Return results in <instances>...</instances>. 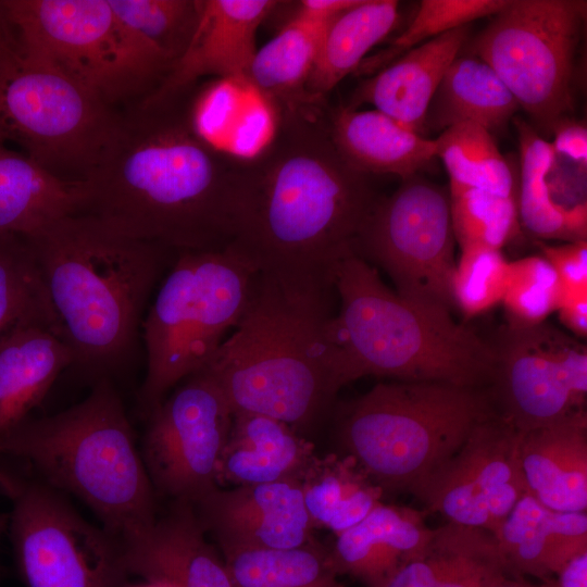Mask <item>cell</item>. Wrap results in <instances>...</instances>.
<instances>
[{
    "label": "cell",
    "mask_w": 587,
    "mask_h": 587,
    "mask_svg": "<svg viewBox=\"0 0 587 587\" xmlns=\"http://www.w3.org/2000/svg\"><path fill=\"white\" fill-rule=\"evenodd\" d=\"M274 103L273 138L254 157L241 159L227 247L257 274L294 287L333 291L334 270L354 253L378 197L369 175L336 148L320 100Z\"/></svg>",
    "instance_id": "1"
},
{
    "label": "cell",
    "mask_w": 587,
    "mask_h": 587,
    "mask_svg": "<svg viewBox=\"0 0 587 587\" xmlns=\"http://www.w3.org/2000/svg\"><path fill=\"white\" fill-rule=\"evenodd\" d=\"M180 98L140 105L82 179L91 214L175 253L232 240L241 159L200 139Z\"/></svg>",
    "instance_id": "2"
},
{
    "label": "cell",
    "mask_w": 587,
    "mask_h": 587,
    "mask_svg": "<svg viewBox=\"0 0 587 587\" xmlns=\"http://www.w3.org/2000/svg\"><path fill=\"white\" fill-rule=\"evenodd\" d=\"M333 292L255 274L239 322L203 370L233 413L265 415L299 433L328 411L342 388L328 333Z\"/></svg>",
    "instance_id": "3"
},
{
    "label": "cell",
    "mask_w": 587,
    "mask_h": 587,
    "mask_svg": "<svg viewBox=\"0 0 587 587\" xmlns=\"http://www.w3.org/2000/svg\"><path fill=\"white\" fill-rule=\"evenodd\" d=\"M25 239L74 364L95 373L116 366L130 351L147 300L175 252L85 212Z\"/></svg>",
    "instance_id": "4"
},
{
    "label": "cell",
    "mask_w": 587,
    "mask_h": 587,
    "mask_svg": "<svg viewBox=\"0 0 587 587\" xmlns=\"http://www.w3.org/2000/svg\"><path fill=\"white\" fill-rule=\"evenodd\" d=\"M340 307L328 324L342 386L373 375L400 382L490 385L491 344L457 323L451 312L389 289L375 266L354 253L333 273Z\"/></svg>",
    "instance_id": "5"
},
{
    "label": "cell",
    "mask_w": 587,
    "mask_h": 587,
    "mask_svg": "<svg viewBox=\"0 0 587 587\" xmlns=\"http://www.w3.org/2000/svg\"><path fill=\"white\" fill-rule=\"evenodd\" d=\"M0 453L28 461L48 486L76 496L122 544L157 519L154 488L130 423L104 377L79 403L27 417L0 436Z\"/></svg>",
    "instance_id": "6"
},
{
    "label": "cell",
    "mask_w": 587,
    "mask_h": 587,
    "mask_svg": "<svg viewBox=\"0 0 587 587\" xmlns=\"http://www.w3.org/2000/svg\"><path fill=\"white\" fill-rule=\"evenodd\" d=\"M497 412L489 388L379 383L340 405L336 433L347 455L383 491L413 494Z\"/></svg>",
    "instance_id": "7"
},
{
    "label": "cell",
    "mask_w": 587,
    "mask_h": 587,
    "mask_svg": "<svg viewBox=\"0 0 587 587\" xmlns=\"http://www.w3.org/2000/svg\"><path fill=\"white\" fill-rule=\"evenodd\" d=\"M255 271L227 246L175 253L145 317L149 414L179 382L203 371L239 322Z\"/></svg>",
    "instance_id": "8"
},
{
    "label": "cell",
    "mask_w": 587,
    "mask_h": 587,
    "mask_svg": "<svg viewBox=\"0 0 587 587\" xmlns=\"http://www.w3.org/2000/svg\"><path fill=\"white\" fill-rule=\"evenodd\" d=\"M10 36L113 105L160 85L167 61L114 13L108 0H4Z\"/></svg>",
    "instance_id": "9"
},
{
    "label": "cell",
    "mask_w": 587,
    "mask_h": 587,
    "mask_svg": "<svg viewBox=\"0 0 587 587\" xmlns=\"http://www.w3.org/2000/svg\"><path fill=\"white\" fill-rule=\"evenodd\" d=\"M123 117L60 71L0 41V146L67 178L83 179L117 135Z\"/></svg>",
    "instance_id": "10"
},
{
    "label": "cell",
    "mask_w": 587,
    "mask_h": 587,
    "mask_svg": "<svg viewBox=\"0 0 587 587\" xmlns=\"http://www.w3.org/2000/svg\"><path fill=\"white\" fill-rule=\"evenodd\" d=\"M585 0H509L465 45L498 74L533 120L552 132L573 107Z\"/></svg>",
    "instance_id": "11"
},
{
    "label": "cell",
    "mask_w": 587,
    "mask_h": 587,
    "mask_svg": "<svg viewBox=\"0 0 587 587\" xmlns=\"http://www.w3.org/2000/svg\"><path fill=\"white\" fill-rule=\"evenodd\" d=\"M11 502L8 529L27 587H122L127 583L122 541L87 522L46 483L0 467Z\"/></svg>",
    "instance_id": "12"
},
{
    "label": "cell",
    "mask_w": 587,
    "mask_h": 587,
    "mask_svg": "<svg viewBox=\"0 0 587 587\" xmlns=\"http://www.w3.org/2000/svg\"><path fill=\"white\" fill-rule=\"evenodd\" d=\"M454 242L449 189L413 175L377 199L353 252L380 266L400 296L451 312Z\"/></svg>",
    "instance_id": "13"
},
{
    "label": "cell",
    "mask_w": 587,
    "mask_h": 587,
    "mask_svg": "<svg viewBox=\"0 0 587 587\" xmlns=\"http://www.w3.org/2000/svg\"><path fill=\"white\" fill-rule=\"evenodd\" d=\"M491 346L496 364L489 391L498 413L520 433L584 409L585 345L544 322L507 325Z\"/></svg>",
    "instance_id": "14"
},
{
    "label": "cell",
    "mask_w": 587,
    "mask_h": 587,
    "mask_svg": "<svg viewBox=\"0 0 587 587\" xmlns=\"http://www.w3.org/2000/svg\"><path fill=\"white\" fill-rule=\"evenodd\" d=\"M234 413L205 371L184 379L149 413L141 457L153 488L197 502L220 487L218 464Z\"/></svg>",
    "instance_id": "15"
},
{
    "label": "cell",
    "mask_w": 587,
    "mask_h": 587,
    "mask_svg": "<svg viewBox=\"0 0 587 587\" xmlns=\"http://www.w3.org/2000/svg\"><path fill=\"white\" fill-rule=\"evenodd\" d=\"M521 435L497 412L479 423L413 495L448 522L483 528L496 537L527 492L520 464Z\"/></svg>",
    "instance_id": "16"
},
{
    "label": "cell",
    "mask_w": 587,
    "mask_h": 587,
    "mask_svg": "<svg viewBox=\"0 0 587 587\" xmlns=\"http://www.w3.org/2000/svg\"><path fill=\"white\" fill-rule=\"evenodd\" d=\"M223 554L251 549H289L313 540L300 480L236 486L210 491L192 503Z\"/></svg>",
    "instance_id": "17"
},
{
    "label": "cell",
    "mask_w": 587,
    "mask_h": 587,
    "mask_svg": "<svg viewBox=\"0 0 587 587\" xmlns=\"http://www.w3.org/2000/svg\"><path fill=\"white\" fill-rule=\"evenodd\" d=\"M278 4L275 0H199L198 22L187 49L141 104L182 97L204 76L248 77L258 28Z\"/></svg>",
    "instance_id": "18"
},
{
    "label": "cell",
    "mask_w": 587,
    "mask_h": 587,
    "mask_svg": "<svg viewBox=\"0 0 587 587\" xmlns=\"http://www.w3.org/2000/svg\"><path fill=\"white\" fill-rule=\"evenodd\" d=\"M123 550L128 576L165 587H233L190 502L174 501L147 530L123 542Z\"/></svg>",
    "instance_id": "19"
},
{
    "label": "cell",
    "mask_w": 587,
    "mask_h": 587,
    "mask_svg": "<svg viewBox=\"0 0 587 587\" xmlns=\"http://www.w3.org/2000/svg\"><path fill=\"white\" fill-rule=\"evenodd\" d=\"M470 25L433 38L402 54L355 89L349 108L371 104L425 136L430 101L448 67L467 43Z\"/></svg>",
    "instance_id": "20"
},
{
    "label": "cell",
    "mask_w": 587,
    "mask_h": 587,
    "mask_svg": "<svg viewBox=\"0 0 587 587\" xmlns=\"http://www.w3.org/2000/svg\"><path fill=\"white\" fill-rule=\"evenodd\" d=\"M411 508L377 504L361 522L336 536L328 549L335 573L377 587L419 558L434 535Z\"/></svg>",
    "instance_id": "21"
},
{
    "label": "cell",
    "mask_w": 587,
    "mask_h": 587,
    "mask_svg": "<svg viewBox=\"0 0 587 587\" xmlns=\"http://www.w3.org/2000/svg\"><path fill=\"white\" fill-rule=\"evenodd\" d=\"M519 454L529 495L554 511L586 512L585 409L553 424L522 433Z\"/></svg>",
    "instance_id": "22"
},
{
    "label": "cell",
    "mask_w": 587,
    "mask_h": 587,
    "mask_svg": "<svg viewBox=\"0 0 587 587\" xmlns=\"http://www.w3.org/2000/svg\"><path fill=\"white\" fill-rule=\"evenodd\" d=\"M495 538L511 577L549 582L570 559L587 551V515L554 511L526 492Z\"/></svg>",
    "instance_id": "23"
},
{
    "label": "cell",
    "mask_w": 587,
    "mask_h": 587,
    "mask_svg": "<svg viewBox=\"0 0 587 587\" xmlns=\"http://www.w3.org/2000/svg\"><path fill=\"white\" fill-rule=\"evenodd\" d=\"M75 358L50 324L27 321L0 338V436L43 400L59 374Z\"/></svg>",
    "instance_id": "24"
},
{
    "label": "cell",
    "mask_w": 587,
    "mask_h": 587,
    "mask_svg": "<svg viewBox=\"0 0 587 587\" xmlns=\"http://www.w3.org/2000/svg\"><path fill=\"white\" fill-rule=\"evenodd\" d=\"M188 118L196 135L214 149L249 159L273 138L277 108L248 77L215 78L190 102Z\"/></svg>",
    "instance_id": "25"
},
{
    "label": "cell",
    "mask_w": 587,
    "mask_h": 587,
    "mask_svg": "<svg viewBox=\"0 0 587 587\" xmlns=\"http://www.w3.org/2000/svg\"><path fill=\"white\" fill-rule=\"evenodd\" d=\"M314 457L312 442L291 426L265 415L234 413L217 482L236 487L301 480Z\"/></svg>",
    "instance_id": "26"
},
{
    "label": "cell",
    "mask_w": 587,
    "mask_h": 587,
    "mask_svg": "<svg viewBox=\"0 0 587 587\" xmlns=\"http://www.w3.org/2000/svg\"><path fill=\"white\" fill-rule=\"evenodd\" d=\"M509 578L492 534L447 522L419 558L377 587H492Z\"/></svg>",
    "instance_id": "27"
},
{
    "label": "cell",
    "mask_w": 587,
    "mask_h": 587,
    "mask_svg": "<svg viewBox=\"0 0 587 587\" xmlns=\"http://www.w3.org/2000/svg\"><path fill=\"white\" fill-rule=\"evenodd\" d=\"M333 141L344 159L364 174L416 175L436 158L426 138L375 110L349 107L327 112Z\"/></svg>",
    "instance_id": "28"
},
{
    "label": "cell",
    "mask_w": 587,
    "mask_h": 587,
    "mask_svg": "<svg viewBox=\"0 0 587 587\" xmlns=\"http://www.w3.org/2000/svg\"><path fill=\"white\" fill-rule=\"evenodd\" d=\"M84 203L82 179L60 177L24 153L0 146V232L30 236L82 212Z\"/></svg>",
    "instance_id": "29"
},
{
    "label": "cell",
    "mask_w": 587,
    "mask_h": 587,
    "mask_svg": "<svg viewBox=\"0 0 587 587\" xmlns=\"http://www.w3.org/2000/svg\"><path fill=\"white\" fill-rule=\"evenodd\" d=\"M521 109L490 65L474 55L459 54L440 82L425 118V132L464 122L496 132Z\"/></svg>",
    "instance_id": "30"
},
{
    "label": "cell",
    "mask_w": 587,
    "mask_h": 587,
    "mask_svg": "<svg viewBox=\"0 0 587 587\" xmlns=\"http://www.w3.org/2000/svg\"><path fill=\"white\" fill-rule=\"evenodd\" d=\"M396 0H359L326 26L305 84V93L321 98L354 73L367 52L397 26Z\"/></svg>",
    "instance_id": "31"
},
{
    "label": "cell",
    "mask_w": 587,
    "mask_h": 587,
    "mask_svg": "<svg viewBox=\"0 0 587 587\" xmlns=\"http://www.w3.org/2000/svg\"><path fill=\"white\" fill-rule=\"evenodd\" d=\"M520 143V177L517 183V212L520 225L538 239L566 242L586 240L587 204L566 209L553 198L548 176L555 153L525 121H514Z\"/></svg>",
    "instance_id": "32"
},
{
    "label": "cell",
    "mask_w": 587,
    "mask_h": 587,
    "mask_svg": "<svg viewBox=\"0 0 587 587\" xmlns=\"http://www.w3.org/2000/svg\"><path fill=\"white\" fill-rule=\"evenodd\" d=\"M300 484L314 528H328L336 536L361 522L383 494L350 455H315Z\"/></svg>",
    "instance_id": "33"
},
{
    "label": "cell",
    "mask_w": 587,
    "mask_h": 587,
    "mask_svg": "<svg viewBox=\"0 0 587 587\" xmlns=\"http://www.w3.org/2000/svg\"><path fill=\"white\" fill-rule=\"evenodd\" d=\"M328 24L295 15L257 49L248 70L249 80L274 102L310 98L304 88Z\"/></svg>",
    "instance_id": "34"
},
{
    "label": "cell",
    "mask_w": 587,
    "mask_h": 587,
    "mask_svg": "<svg viewBox=\"0 0 587 587\" xmlns=\"http://www.w3.org/2000/svg\"><path fill=\"white\" fill-rule=\"evenodd\" d=\"M436 158L449 176V187L517 197L516 175L491 133L478 124H455L435 138Z\"/></svg>",
    "instance_id": "35"
},
{
    "label": "cell",
    "mask_w": 587,
    "mask_h": 587,
    "mask_svg": "<svg viewBox=\"0 0 587 587\" xmlns=\"http://www.w3.org/2000/svg\"><path fill=\"white\" fill-rule=\"evenodd\" d=\"M233 587H345L328 550L314 540L289 549H251L224 554Z\"/></svg>",
    "instance_id": "36"
},
{
    "label": "cell",
    "mask_w": 587,
    "mask_h": 587,
    "mask_svg": "<svg viewBox=\"0 0 587 587\" xmlns=\"http://www.w3.org/2000/svg\"><path fill=\"white\" fill-rule=\"evenodd\" d=\"M27 321L46 322L60 334L27 240L0 232V338Z\"/></svg>",
    "instance_id": "37"
},
{
    "label": "cell",
    "mask_w": 587,
    "mask_h": 587,
    "mask_svg": "<svg viewBox=\"0 0 587 587\" xmlns=\"http://www.w3.org/2000/svg\"><path fill=\"white\" fill-rule=\"evenodd\" d=\"M509 0H422L407 28L384 49L366 57L357 75L371 76L409 50L473 21L494 16Z\"/></svg>",
    "instance_id": "38"
},
{
    "label": "cell",
    "mask_w": 587,
    "mask_h": 587,
    "mask_svg": "<svg viewBox=\"0 0 587 587\" xmlns=\"http://www.w3.org/2000/svg\"><path fill=\"white\" fill-rule=\"evenodd\" d=\"M116 16L171 65L187 49L199 16V0H108Z\"/></svg>",
    "instance_id": "39"
},
{
    "label": "cell",
    "mask_w": 587,
    "mask_h": 587,
    "mask_svg": "<svg viewBox=\"0 0 587 587\" xmlns=\"http://www.w3.org/2000/svg\"><path fill=\"white\" fill-rule=\"evenodd\" d=\"M448 189L453 234L461 250L475 246L501 250L520 232L517 197Z\"/></svg>",
    "instance_id": "40"
},
{
    "label": "cell",
    "mask_w": 587,
    "mask_h": 587,
    "mask_svg": "<svg viewBox=\"0 0 587 587\" xmlns=\"http://www.w3.org/2000/svg\"><path fill=\"white\" fill-rule=\"evenodd\" d=\"M562 291L555 271L542 255L510 262L508 285L501 301L508 325L533 326L544 323L557 311Z\"/></svg>",
    "instance_id": "41"
},
{
    "label": "cell",
    "mask_w": 587,
    "mask_h": 587,
    "mask_svg": "<svg viewBox=\"0 0 587 587\" xmlns=\"http://www.w3.org/2000/svg\"><path fill=\"white\" fill-rule=\"evenodd\" d=\"M510 262L501 250L469 247L461 250L451 279L453 305L469 317L487 312L502 301Z\"/></svg>",
    "instance_id": "42"
},
{
    "label": "cell",
    "mask_w": 587,
    "mask_h": 587,
    "mask_svg": "<svg viewBox=\"0 0 587 587\" xmlns=\"http://www.w3.org/2000/svg\"><path fill=\"white\" fill-rule=\"evenodd\" d=\"M555 271L563 290L587 291V240L549 246L538 243Z\"/></svg>",
    "instance_id": "43"
},
{
    "label": "cell",
    "mask_w": 587,
    "mask_h": 587,
    "mask_svg": "<svg viewBox=\"0 0 587 587\" xmlns=\"http://www.w3.org/2000/svg\"><path fill=\"white\" fill-rule=\"evenodd\" d=\"M553 141L550 142L557 154L573 162L586 165L587 162V127L580 122H559L552 130Z\"/></svg>",
    "instance_id": "44"
},
{
    "label": "cell",
    "mask_w": 587,
    "mask_h": 587,
    "mask_svg": "<svg viewBox=\"0 0 587 587\" xmlns=\"http://www.w3.org/2000/svg\"><path fill=\"white\" fill-rule=\"evenodd\" d=\"M557 311L562 324L569 330L580 338H586L587 291L563 290Z\"/></svg>",
    "instance_id": "45"
},
{
    "label": "cell",
    "mask_w": 587,
    "mask_h": 587,
    "mask_svg": "<svg viewBox=\"0 0 587 587\" xmlns=\"http://www.w3.org/2000/svg\"><path fill=\"white\" fill-rule=\"evenodd\" d=\"M358 2L359 0H303L300 1L295 15L319 22H330Z\"/></svg>",
    "instance_id": "46"
},
{
    "label": "cell",
    "mask_w": 587,
    "mask_h": 587,
    "mask_svg": "<svg viewBox=\"0 0 587 587\" xmlns=\"http://www.w3.org/2000/svg\"><path fill=\"white\" fill-rule=\"evenodd\" d=\"M557 576L558 587H587V551L570 559Z\"/></svg>",
    "instance_id": "47"
},
{
    "label": "cell",
    "mask_w": 587,
    "mask_h": 587,
    "mask_svg": "<svg viewBox=\"0 0 587 587\" xmlns=\"http://www.w3.org/2000/svg\"><path fill=\"white\" fill-rule=\"evenodd\" d=\"M492 587H558L555 579L533 584L524 579L509 578Z\"/></svg>",
    "instance_id": "48"
},
{
    "label": "cell",
    "mask_w": 587,
    "mask_h": 587,
    "mask_svg": "<svg viewBox=\"0 0 587 587\" xmlns=\"http://www.w3.org/2000/svg\"><path fill=\"white\" fill-rule=\"evenodd\" d=\"M9 27L5 18L3 1H0V41L9 36Z\"/></svg>",
    "instance_id": "49"
},
{
    "label": "cell",
    "mask_w": 587,
    "mask_h": 587,
    "mask_svg": "<svg viewBox=\"0 0 587 587\" xmlns=\"http://www.w3.org/2000/svg\"><path fill=\"white\" fill-rule=\"evenodd\" d=\"M9 514L0 513V538L2 533L8 528Z\"/></svg>",
    "instance_id": "50"
},
{
    "label": "cell",
    "mask_w": 587,
    "mask_h": 587,
    "mask_svg": "<svg viewBox=\"0 0 587 587\" xmlns=\"http://www.w3.org/2000/svg\"><path fill=\"white\" fill-rule=\"evenodd\" d=\"M122 587H165V586L149 583V582H145L143 584H135V585L126 583Z\"/></svg>",
    "instance_id": "51"
}]
</instances>
